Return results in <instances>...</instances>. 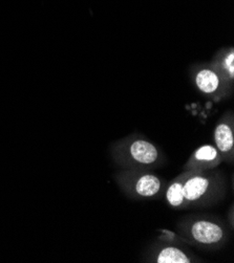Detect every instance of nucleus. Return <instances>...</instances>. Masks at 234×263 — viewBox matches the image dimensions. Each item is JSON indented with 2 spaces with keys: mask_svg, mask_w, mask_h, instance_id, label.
<instances>
[{
  "mask_svg": "<svg viewBox=\"0 0 234 263\" xmlns=\"http://www.w3.org/2000/svg\"><path fill=\"white\" fill-rule=\"evenodd\" d=\"M191 237L202 245H215L223 240V228L213 221L197 220L190 228Z\"/></svg>",
  "mask_w": 234,
  "mask_h": 263,
  "instance_id": "obj_1",
  "label": "nucleus"
},
{
  "mask_svg": "<svg viewBox=\"0 0 234 263\" xmlns=\"http://www.w3.org/2000/svg\"><path fill=\"white\" fill-rule=\"evenodd\" d=\"M129 153H131V156L135 162L142 165H151L157 162L159 157L157 147L144 140H137L133 142L129 147Z\"/></svg>",
  "mask_w": 234,
  "mask_h": 263,
  "instance_id": "obj_2",
  "label": "nucleus"
},
{
  "mask_svg": "<svg viewBox=\"0 0 234 263\" xmlns=\"http://www.w3.org/2000/svg\"><path fill=\"white\" fill-rule=\"evenodd\" d=\"M210 180L203 175H192L183 182L186 201H195L202 198L209 190Z\"/></svg>",
  "mask_w": 234,
  "mask_h": 263,
  "instance_id": "obj_3",
  "label": "nucleus"
},
{
  "mask_svg": "<svg viewBox=\"0 0 234 263\" xmlns=\"http://www.w3.org/2000/svg\"><path fill=\"white\" fill-rule=\"evenodd\" d=\"M214 142L219 152L228 154L233 151L234 136L232 127L229 124L221 123L217 126L214 131Z\"/></svg>",
  "mask_w": 234,
  "mask_h": 263,
  "instance_id": "obj_4",
  "label": "nucleus"
},
{
  "mask_svg": "<svg viewBox=\"0 0 234 263\" xmlns=\"http://www.w3.org/2000/svg\"><path fill=\"white\" fill-rule=\"evenodd\" d=\"M195 84L204 93H213L220 87V77L212 69H202L195 76Z\"/></svg>",
  "mask_w": 234,
  "mask_h": 263,
  "instance_id": "obj_5",
  "label": "nucleus"
},
{
  "mask_svg": "<svg viewBox=\"0 0 234 263\" xmlns=\"http://www.w3.org/2000/svg\"><path fill=\"white\" fill-rule=\"evenodd\" d=\"M136 192L142 197H152L161 189V180L152 174L142 175L136 182Z\"/></svg>",
  "mask_w": 234,
  "mask_h": 263,
  "instance_id": "obj_6",
  "label": "nucleus"
},
{
  "mask_svg": "<svg viewBox=\"0 0 234 263\" xmlns=\"http://www.w3.org/2000/svg\"><path fill=\"white\" fill-rule=\"evenodd\" d=\"M193 160L200 164L213 165L220 162L221 156L217 147L212 145H204L194 151Z\"/></svg>",
  "mask_w": 234,
  "mask_h": 263,
  "instance_id": "obj_7",
  "label": "nucleus"
},
{
  "mask_svg": "<svg viewBox=\"0 0 234 263\" xmlns=\"http://www.w3.org/2000/svg\"><path fill=\"white\" fill-rule=\"evenodd\" d=\"M158 263H189L190 258L182 250L168 247L161 250L157 256Z\"/></svg>",
  "mask_w": 234,
  "mask_h": 263,
  "instance_id": "obj_8",
  "label": "nucleus"
},
{
  "mask_svg": "<svg viewBox=\"0 0 234 263\" xmlns=\"http://www.w3.org/2000/svg\"><path fill=\"white\" fill-rule=\"evenodd\" d=\"M166 200L173 208H177L186 201L183 190V182L176 180L171 183L166 191Z\"/></svg>",
  "mask_w": 234,
  "mask_h": 263,
  "instance_id": "obj_9",
  "label": "nucleus"
},
{
  "mask_svg": "<svg viewBox=\"0 0 234 263\" xmlns=\"http://www.w3.org/2000/svg\"><path fill=\"white\" fill-rule=\"evenodd\" d=\"M225 68L229 72L231 79L234 77V52L231 50L225 59Z\"/></svg>",
  "mask_w": 234,
  "mask_h": 263,
  "instance_id": "obj_10",
  "label": "nucleus"
}]
</instances>
